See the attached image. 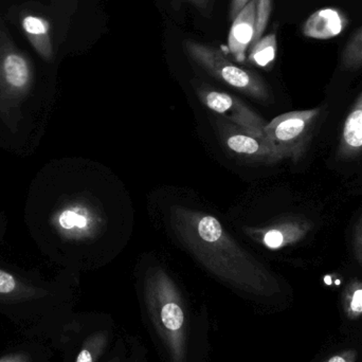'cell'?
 Here are the masks:
<instances>
[{
    "mask_svg": "<svg viewBox=\"0 0 362 362\" xmlns=\"http://www.w3.org/2000/svg\"><path fill=\"white\" fill-rule=\"evenodd\" d=\"M344 25L346 19L337 10L322 8L308 17L303 25V34L315 40H329L339 35Z\"/></svg>",
    "mask_w": 362,
    "mask_h": 362,
    "instance_id": "cell-9",
    "label": "cell"
},
{
    "mask_svg": "<svg viewBox=\"0 0 362 362\" xmlns=\"http://www.w3.org/2000/svg\"><path fill=\"white\" fill-rule=\"evenodd\" d=\"M195 6V8L202 13L204 16H210L213 10L214 0H187Z\"/></svg>",
    "mask_w": 362,
    "mask_h": 362,
    "instance_id": "cell-17",
    "label": "cell"
},
{
    "mask_svg": "<svg viewBox=\"0 0 362 362\" xmlns=\"http://www.w3.org/2000/svg\"><path fill=\"white\" fill-rule=\"evenodd\" d=\"M362 153V93L349 112L338 146L341 158H354Z\"/></svg>",
    "mask_w": 362,
    "mask_h": 362,
    "instance_id": "cell-8",
    "label": "cell"
},
{
    "mask_svg": "<svg viewBox=\"0 0 362 362\" xmlns=\"http://www.w3.org/2000/svg\"><path fill=\"white\" fill-rule=\"evenodd\" d=\"M217 127L226 146L231 152L257 161L272 163L283 160L278 151L266 137L251 135L227 120L217 121Z\"/></svg>",
    "mask_w": 362,
    "mask_h": 362,
    "instance_id": "cell-5",
    "label": "cell"
},
{
    "mask_svg": "<svg viewBox=\"0 0 362 362\" xmlns=\"http://www.w3.org/2000/svg\"><path fill=\"white\" fill-rule=\"evenodd\" d=\"M183 49L192 61L217 80L255 99H269V89L263 78L230 61L219 49L193 40H185Z\"/></svg>",
    "mask_w": 362,
    "mask_h": 362,
    "instance_id": "cell-2",
    "label": "cell"
},
{
    "mask_svg": "<svg viewBox=\"0 0 362 362\" xmlns=\"http://www.w3.org/2000/svg\"><path fill=\"white\" fill-rule=\"evenodd\" d=\"M8 221L6 213L0 210V246L6 240V233H8Z\"/></svg>",
    "mask_w": 362,
    "mask_h": 362,
    "instance_id": "cell-19",
    "label": "cell"
},
{
    "mask_svg": "<svg viewBox=\"0 0 362 362\" xmlns=\"http://www.w3.org/2000/svg\"><path fill=\"white\" fill-rule=\"evenodd\" d=\"M23 29L29 34L42 35L48 32L49 25L44 19L35 16H28L23 19Z\"/></svg>",
    "mask_w": 362,
    "mask_h": 362,
    "instance_id": "cell-15",
    "label": "cell"
},
{
    "mask_svg": "<svg viewBox=\"0 0 362 362\" xmlns=\"http://www.w3.org/2000/svg\"><path fill=\"white\" fill-rule=\"evenodd\" d=\"M163 325L170 331H177L183 325V312L178 304L174 302L165 304L161 310Z\"/></svg>",
    "mask_w": 362,
    "mask_h": 362,
    "instance_id": "cell-12",
    "label": "cell"
},
{
    "mask_svg": "<svg viewBox=\"0 0 362 362\" xmlns=\"http://www.w3.org/2000/svg\"><path fill=\"white\" fill-rule=\"evenodd\" d=\"M327 362H354V355H335V356L331 357Z\"/></svg>",
    "mask_w": 362,
    "mask_h": 362,
    "instance_id": "cell-21",
    "label": "cell"
},
{
    "mask_svg": "<svg viewBox=\"0 0 362 362\" xmlns=\"http://www.w3.org/2000/svg\"><path fill=\"white\" fill-rule=\"evenodd\" d=\"M249 1H251V0H231L229 8L230 19L232 21V19L245 8V6H246Z\"/></svg>",
    "mask_w": 362,
    "mask_h": 362,
    "instance_id": "cell-18",
    "label": "cell"
},
{
    "mask_svg": "<svg viewBox=\"0 0 362 362\" xmlns=\"http://www.w3.org/2000/svg\"><path fill=\"white\" fill-rule=\"evenodd\" d=\"M198 95L202 103L215 114L251 135L265 137L264 129L267 123L238 98L210 87H200Z\"/></svg>",
    "mask_w": 362,
    "mask_h": 362,
    "instance_id": "cell-4",
    "label": "cell"
},
{
    "mask_svg": "<svg viewBox=\"0 0 362 362\" xmlns=\"http://www.w3.org/2000/svg\"><path fill=\"white\" fill-rule=\"evenodd\" d=\"M255 1L251 0L232 19V25L228 36V49L238 63H244L246 61L247 50L255 38Z\"/></svg>",
    "mask_w": 362,
    "mask_h": 362,
    "instance_id": "cell-7",
    "label": "cell"
},
{
    "mask_svg": "<svg viewBox=\"0 0 362 362\" xmlns=\"http://www.w3.org/2000/svg\"><path fill=\"white\" fill-rule=\"evenodd\" d=\"M74 362H93V355L89 350L78 351Z\"/></svg>",
    "mask_w": 362,
    "mask_h": 362,
    "instance_id": "cell-20",
    "label": "cell"
},
{
    "mask_svg": "<svg viewBox=\"0 0 362 362\" xmlns=\"http://www.w3.org/2000/svg\"><path fill=\"white\" fill-rule=\"evenodd\" d=\"M344 65L346 68L361 67L362 65V32L355 37L354 42L346 49L344 55Z\"/></svg>",
    "mask_w": 362,
    "mask_h": 362,
    "instance_id": "cell-13",
    "label": "cell"
},
{
    "mask_svg": "<svg viewBox=\"0 0 362 362\" xmlns=\"http://www.w3.org/2000/svg\"><path fill=\"white\" fill-rule=\"evenodd\" d=\"M276 50L278 42L276 33L267 34L249 47V54L246 61L257 67H270L276 61Z\"/></svg>",
    "mask_w": 362,
    "mask_h": 362,
    "instance_id": "cell-11",
    "label": "cell"
},
{
    "mask_svg": "<svg viewBox=\"0 0 362 362\" xmlns=\"http://www.w3.org/2000/svg\"><path fill=\"white\" fill-rule=\"evenodd\" d=\"M312 223L303 218H287L262 229L253 230L251 235L270 250H279L297 244L308 236Z\"/></svg>",
    "mask_w": 362,
    "mask_h": 362,
    "instance_id": "cell-6",
    "label": "cell"
},
{
    "mask_svg": "<svg viewBox=\"0 0 362 362\" xmlns=\"http://www.w3.org/2000/svg\"><path fill=\"white\" fill-rule=\"evenodd\" d=\"M346 302L352 314H362V282L354 281L346 291Z\"/></svg>",
    "mask_w": 362,
    "mask_h": 362,
    "instance_id": "cell-14",
    "label": "cell"
},
{
    "mask_svg": "<svg viewBox=\"0 0 362 362\" xmlns=\"http://www.w3.org/2000/svg\"><path fill=\"white\" fill-rule=\"evenodd\" d=\"M63 279L0 259V316L30 339L54 344L63 327Z\"/></svg>",
    "mask_w": 362,
    "mask_h": 362,
    "instance_id": "cell-1",
    "label": "cell"
},
{
    "mask_svg": "<svg viewBox=\"0 0 362 362\" xmlns=\"http://www.w3.org/2000/svg\"><path fill=\"white\" fill-rule=\"evenodd\" d=\"M322 108L285 112L266 124L265 137L282 159L299 160L312 140Z\"/></svg>",
    "mask_w": 362,
    "mask_h": 362,
    "instance_id": "cell-3",
    "label": "cell"
},
{
    "mask_svg": "<svg viewBox=\"0 0 362 362\" xmlns=\"http://www.w3.org/2000/svg\"><path fill=\"white\" fill-rule=\"evenodd\" d=\"M353 246H354V253L356 255L357 261L362 265V217L355 228Z\"/></svg>",
    "mask_w": 362,
    "mask_h": 362,
    "instance_id": "cell-16",
    "label": "cell"
},
{
    "mask_svg": "<svg viewBox=\"0 0 362 362\" xmlns=\"http://www.w3.org/2000/svg\"><path fill=\"white\" fill-rule=\"evenodd\" d=\"M51 356L52 353L47 342L27 338L0 353V362H50Z\"/></svg>",
    "mask_w": 362,
    "mask_h": 362,
    "instance_id": "cell-10",
    "label": "cell"
}]
</instances>
